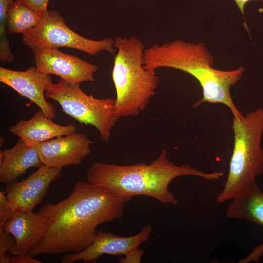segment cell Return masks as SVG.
Masks as SVG:
<instances>
[{"mask_svg": "<svg viewBox=\"0 0 263 263\" xmlns=\"http://www.w3.org/2000/svg\"><path fill=\"white\" fill-rule=\"evenodd\" d=\"M15 211L9 202L4 190L0 191V225H4Z\"/></svg>", "mask_w": 263, "mask_h": 263, "instance_id": "obj_20", "label": "cell"}, {"mask_svg": "<svg viewBox=\"0 0 263 263\" xmlns=\"http://www.w3.org/2000/svg\"><path fill=\"white\" fill-rule=\"evenodd\" d=\"M76 131L74 125H62L55 123L40 110L30 119L20 120L9 129L11 133L32 146L75 133Z\"/></svg>", "mask_w": 263, "mask_h": 263, "instance_id": "obj_14", "label": "cell"}, {"mask_svg": "<svg viewBox=\"0 0 263 263\" xmlns=\"http://www.w3.org/2000/svg\"><path fill=\"white\" fill-rule=\"evenodd\" d=\"M29 254L7 255L2 263H41Z\"/></svg>", "mask_w": 263, "mask_h": 263, "instance_id": "obj_22", "label": "cell"}, {"mask_svg": "<svg viewBox=\"0 0 263 263\" xmlns=\"http://www.w3.org/2000/svg\"><path fill=\"white\" fill-rule=\"evenodd\" d=\"M14 0H0V60L10 63L14 59L7 38V13L10 4Z\"/></svg>", "mask_w": 263, "mask_h": 263, "instance_id": "obj_18", "label": "cell"}, {"mask_svg": "<svg viewBox=\"0 0 263 263\" xmlns=\"http://www.w3.org/2000/svg\"><path fill=\"white\" fill-rule=\"evenodd\" d=\"M37 70L55 75L74 85L95 81L94 74L98 66L77 56L65 54L57 48L32 50Z\"/></svg>", "mask_w": 263, "mask_h": 263, "instance_id": "obj_8", "label": "cell"}, {"mask_svg": "<svg viewBox=\"0 0 263 263\" xmlns=\"http://www.w3.org/2000/svg\"><path fill=\"white\" fill-rule=\"evenodd\" d=\"M0 82L28 98L38 107L44 114L54 119L56 110L52 103L46 100L45 93L52 83L50 75L31 67L25 71H18L0 67Z\"/></svg>", "mask_w": 263, "mask_h": 263, "instance_id": "obj_11", "label": "cell"}, {"mask_svg": "<svg viewBox=\"0 0 263 263\" xmlns=\"http://www.w3.org/2000/svg\"><path fill=\"white\" fill-rule=\"evenodd\" d=\"M221 171L205 172L188 164L177 166L170 161L166 150L163 149L150 163L119 165L94 162L86 172L87 181L105 187L114 193L132 199L144 195L167 205L178 203L169 186L175 178L194 176L207 180L220 179Z\"/></svg>", "mask_w": 263, "mask_h": 263, "instance_id": "obj_2", "label": "cell"}, {"mask_svg": "<svg viewBox=\"0 0 263 263\" xmlns=\"http://www.w3.org/2000/svg\"><path fill=\"white\" fill-rule=\"evenodd\" d=\"M16 242L15 237L5 231L2 225H0V263H2L7 255V252H9Z\"/></svg>", "mask_w": 263, "mask_h": 263, "instance_id": "obj_19", "label": "cell"}, {"mask_svg": "<svg viewBox=\"0 0 263 263\" xmlns=\"http://www.w3.org/2000/svg\"><path fill=\"white\" fill-rule=\"evenodd\" d=\"M234 144L225 185L217 195L219 203L232 199L257 185L263 174V109L233 117Z\"/></svg>", "mask_w": 263, "mask_h": 263, "instance_id": "obj_5", "label": "cell"}, {"mask_svg": "<svg viewBox=\"0 0 263 263\" xmlns=\"http://www.w3.org/2000/svg\"><path fill=\"white\" fill-rule=\"evenodd\" d=\"M45 95L57 102L69 116L81 124L94 127L103 141H109L111 132L119 118L115 113V99L94 98L85 93L79 85L61 78L51 83Z\"/></svg>", "mask_w": 263, "mask_h": 263, "instance_id": "obj_6", "label": "cell"}, {"mask_svg": "<svg viewBox=\"0 0 263 263\" xmlns=\"http://www.w3.org/2000/svg\"><path fill=\"white\" fill-rule=\"evenodd\" d=\"M131 199L89 182H76L68 197L56 204L43 205L39 212L51 225L30 254L58 255L80 252L94 241L100 224L121 218Z\"/></svg>", "mask_w": 263, "mask_h": 263, "instance_id": "obj_1", "label": "cell"}, {"mask_svg": "<svg viewBox=\"0 0 263 263\" xmlns=\"http://www.w3.org/2000/svg\"><path fill=\"white\" fill-rule=\"evenodd\" d=\"M214 57L204 43H194L183 39L154 44L144 50V67L156 70L160 68L179 70L194 77L203 90L202 98L193 105L196 108L204 102L223 104L233 116L243 115L233 102L230 89L242 78L245 68L240 66L225 71L213 67Z\"/></svg>", "mask_w": 263, "mask_h": 263, "instance_id": "obj_3", "label": "cell"}, {"mask_svg": "<svg viewBox=\"0 0 263 263\" xmlns=\"http://www.w3.org/2000/svg\"><path fill=\"white\" fill-rule=\"evenodd\" d=\"M239 8L241 13L244 15V7L247 2L250 0H234ZM258 1H263V0H256Z\"/></svg>", "mask_w": 263, "mask_h": 263, "instance_id": "obj_24", "label": "cell"}, {"mask_svg": "<svg viewBox=\"0 0 263 263\" xmlns=\"http://www.w3.org/2000/svg\"><path fill=\"white\" fill-rule=\"evenodd\" d=\"M51 223L49 218L40 212H15L2 225L5 231L11 233L16 239V244L8 253L30 254L44 237Z\"/></svg>", "mask_w": 263, "mask_h": 263, "instance_id": "obj_13", "label": "cell"}, {"mask_svg": "<svg viewBox=\"0 0 263 263\" xmlns=\"http://www.w3.org/2000/svg\"><path fill=\"white\" fill-rule=\"evenodd\" d=\"M94 142L83 133L76 132L34 145L42 165L62 168L78 165L91 153Z\"/></svg>", "mask_w": 263, "mask_h": 263, "instance_id": "obj_10", "label": "cell"}, {"mask_svg": "<svg viewBox=\"0 0 263 263\" xmlns=\"http://www.w3.org/2000/svg\"><path fill=\"white\" fill-rule=\"evenodd\" d=\"M62 169L42 165L25 179L7 185L4 191L14 211H33L42 203L50 185L61 177Z\"/></svg>", "mask_w": 263, "mask_h": 263, "instance_id": "obj_9", "label": "cell"}, {"mask_svg": "<svg viewBox=\"0 0 263 263\" xmlns=\"http://www.w3.org/2000/svg\"><path fill=\"white\" fill-rule=\"evenodd\" d=\"M14 1L25 5L42 16L48 11L47 6L49 0H14Z\"/></svg>", "mask_w": 263, "mask_h": 263, "instance_id": "obj_21", "label": "cell"}, {"mask_svg": "<svg viewBox=\"0 0 263 263\" xmlns=\"http://www.w3.org/2000/svg\"><path fill=\"white\" fill-rule=\"evenodd\" d=\"M113 46L117 50L112 72L115 113L119 118L136 116L155 95L159 77L155 70L144 68L145 46L137 38L117 37Z\"/></svg>", "mask_w": 263, "mask_h": 263, "instance_id": "obj_4", "label": "cell"}, {"mask_svg": "<svg viewBox=\"0 0 263 263\" xmlns=\"http://www.w3.org/2000/svg\"><path fill=\"white\" fill-rule=\"evenodd\" d=\"M144 254V251L138 247L135 248L119 259L120 263H139Z\"/></svg>", "mask_w": 263, "mask_h": 263, "instance_id": "obj_23", "label": "cell"}, {"mask_svg": "<svg viewBox=\"0 0 263 263\" xmlns=\"http://www.w3.org/2000/svg\"><path fill=\"white\" fill-rule=\"evenodd\" d=\"M42 165L35 147L19 138L14 147L0 151V181L7 185L16 181L28 169Z\"/></svg>", "mask_w": 263, "mask_h": 263, "instance_id": "obj_15", "label": "cell"}, {"mask_svg": "<svg viewBox=\"0 0 263 263\" xmlns=\"http://www.w3.org/2000/svg\"><path fill=\"white\" fill-rule=\"evenodd\" d=\"M151 230L150 225H146L138 233L129 237L117 236L112 233L97 231L90 245L80 252L66 254L61 262L73 263L81 260L84 263H91L95 262L104 254L124 255L147 241Z\"/></svg>", "mask_w": 263, "mask_h": 263, "instance_id": "obj_12", "label": "cell"}, {"mask_svg": "<svg viewBox=\"0 0 263 263\" xmlns=\"http://www.w3.org/2000/svg\"><path fill=\"white\" fill-rule=\"evenodd\" d=\"M42 16L29 7L15 1L10 4L7 13V28L9 34H24L37 26Z\"/></svg>", "mask_w": 263, "mask_h": 263, "instance_id": "obj_17", "label": "cell"}, {"mask_svg": "<svg viewBox=\"0 0 263 263\" xmlns=\"http://www.w3.org/2000/svg\"><path fill=\"white\" fill-rule=\"evenodd\" d=\"M230 219H243L263 226V192L257 185L232 199L225 213Z\"/></svg>", "mask_w": 263, "mask_h": 263, "instance_id": "obj_16", "label": "cell"}, {"mask_svg": "<svg viewBox=\"0 0 263 263\" xmlns=\"http://www.w3.org/2000/svg\"><path fill=\"white\" fill-rule=\"evenodd\" d=\"M112 38L100 40L90 39L72 30L65 23L59 12L48 11L39 24L23 35L22 42L32 50L66 47L95 56L102 51L114 54Z\"/></svg>", "mask_w": 263, "mask_h": 263, "instance_id": "obj_7", "label": "cell"}]
</instances>
